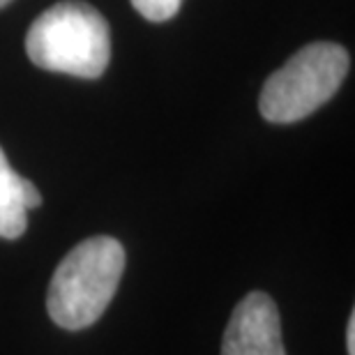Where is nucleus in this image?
Returning a JSON list of instances; mask_svg holds the SVG:
<instances>
[{"label": "nucleus", "instance_id": "obj_1", "mask_svg": "<svg viewBox=\"0 0 355 355\" xmlns=\"http://www.w3.org/2000/svg\"><path fill=\"white\" fill-rule=\"evenodd\" d=\"M26 53L46 72L99 79L111 60L109 24L83 0H62L33 21Z\"/></svg>", "mask_w": 355, "mask_h": 355}, {"label": "nucleus", "instance_id": "obj_2", "mask_svg": "<svg viewBox=\"0 0 355 355\" xmlns=\"http://www.w3.org/2000/svg\"><path fill=\"white\" fill-rule=\"evenodd\" d=\"M125 272V250L116 238L83 240L60 261L49 284L46 309L55 325L83 330L111 304Z\"/></svg>", "mask_w": 355, "mask_h": 355}, {"label": "nucleus", "instance_id": "obj_3", "mask_svg": "<svg viewBox=\"0 0 355 355\" xmlns=\"http://www.w3.org/2000/svg\"><path fill=\"white\" fill-rule=\"evenodd\" d=\"M349 72V53L332 42L302 46L268 76L259 109L270 123L286 125L311 116L342 86Z\"/></svg>", "mask_w": 355, "mask_h": 355}, {"label": "nucleus", "instance_id": "obj_4", "mask_svg": "<svg viewBox=\"0 0 355 355\" xmlns=\"http://www.w3.org/2000/svg\"><path fill=\"white\" fill-rule=\"evenodd\" d=\"M222 355H286L275 300L254 291L236 304L222 342Z\"/></svg>", "mask_w": 355, "mask_h": 355}, {"label": "nucleus", "instance_id": "obj_5", "mask_svg": "<svg viewBox=\"0 0 355 355\" xmlns=\"http://www.w3.org/2000/svg\"><path fill=\"white\" fill-rule=\"evenodd\" d=\"M42 205L37 187L21 178L0 148V238L17 240L28 226V210Z\"/></svg>", "mask_w": 355, "mask_h": 355}, {"label": "nucleus", "instance_id": "obj_6", "mask_svg": "<svg viewBox=\"0 0 355 355\" xmlns=\"http://www.w3.org/2000/svg\"><path fill=\"white\" fill-rule=\"evenodd\" d=\"M134 10L148 21H168L180 10L182 0H132Z\"/></svg>", "mask_w": 355, "mask_h": 355}, {"label": "nucleus", "instance_id": "obj_7", "mask_svg": "<svg viewBox=\"0 0 355 355\" xmlns=\"http://www.w3.org/2000/svg\"><path fill=\"white\" fill-rule=\"evenodd\" d=\"M346 351H349V355H355V311L349 318V325H346Z\"/></svg>", "mask_w": 355, "mask_h": 355}, {"label": "nucleus", "instance_id": "obj_8", "mask_svg": "<svg viewBox=\"0 0 355 355\" xmlns=\"http://www.w3.org/2000/svg\"><path fill=\"white\" fill-rule=\"evenodd\" d=\"M12 0H0V7H5V5H10Z\"/></svg>", "mask_w": 355, "mask_h": 355}]
</instances>
